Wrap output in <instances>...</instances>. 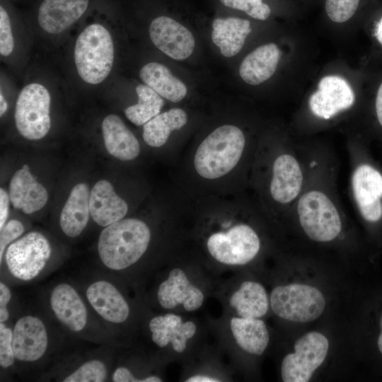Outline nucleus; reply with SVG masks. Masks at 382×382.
<instances>
[{"instance_id": "28", "label": "nucleus", "mask_w": 382, "mask_h": 382, "mask_svg": "<svg viewBox=\"0 0 382 382\" xmlns=\"http://www.w3.org/2000/svg\"><path fill=\"white\" fill-rule=\"evenodd\" d=\"M240 317L259 318L265 316L269 301L265 288L255 282L246 281L233 293L229 300Z\"/></svg>"}, {"instance_id": "6", "label": "nucleus", "mask_w": 382, "mask_h": 382, "mask_svg": "<svg viewBox=\"0 0 382 382\" xmlns=\"http://www.w3.org/2000/svg\"><path fill=\"white\" fill-rule=\"evenodd\" d=\"M350 165L349 193L361 219L369 224L382 220V173L364 160L363 150L355 142L347 144Z\"/></svg>"}, {"instance_id": "8", "label": "nucleus", "mask_w": 382, "mask_h": 382, "mask_svg": "<svg viewBox=\"0 0 382 382\" xmlns=\"http://www.w3.org/2000/svg\"><path fill=\"white\" fill-rule=\"evenodd\" d=\"M271 308L279 317L292 322L307 323L323 312L325 300L317 288L302 284L275 287L270 295Z\"/></svg>"}, {"instance_id": "29", "label": "nucleus", "mask_w": 382, "mask_h": 382, "mask_svg": "<svg viewBox=\"0 0 382 382\" xmlns=\"http://www.w3.org/2000/svg\"><path fill=\"white\" fill-rule=\"evenodd\" d=\"M187 122V115L181 108H174L159 113L144 125V141L152 147L162 146L171 132L181 129Z\"/></svg>"}, {"instance_id": "33", "label": "nucleus", "mask_w": 382, "mask_h": 382, "mask_svg": "<svg viewBox=\"0 0 382 382\" xmlns=\"http://www.w3.org/2000/svg\"><path fill=\"white\" fill-rule=\"evenodd\" d=\"M220 1L227 7L243 11L257 20L264 21L270 14L269 6L262 0H220Z\"/></svg>"}, {"instance_id": "23", "label": "nucleus", "mask_w": 382, "mask_h": 382, "mask_svg": "<svg viewBox=\"0 0 382 382\" xmlns=\"http://www.w3.org/2000/svg\"><path fill=\"white\" fill-rule=\"evenodd\" d=\"M90 190L88 185L80 183L71 189L59 216L62 231L69 237L79 236L86 228L89 216Z\"/></svg>"}, {"instance_id": "22", "label": "nucleus", "mask_w": 382, "mask_h": 382, "mask_svg": "<svg viewBox=\"0 0 382 382\" xmlns=\"http://www.w3.org/2000/svg\"><path fill=\"white\" fill-rule=\"evenodd\" d=\"M154 342L160 347L170 342L176 352H183L186 348L187 340L196 332V325L192 321L183 323L180 316L167 313L153 318L149 322Z\"/></svg>"}, {"instance_id": "32", "label": "nucleus", "mask_w": 382, "mask_h": 382, "mask_svg": "<svg viewBox=\"0 0 382 382\" xmlns=\"http://www.w3.org/2000/svg\"><path fill=\"white\" fill-rule=\"evenodd\" d=\"M360 0H326L325 11L330 20L344 23L355 13Z\"/></svg>"}, {"instance_id": "37", "label": "nucleus", "mask_w": 382, "mask_h": 382, "mask_svg": "<svg viewBox=\"0 0 382 382\" xmlns=\"http://www.w3.org/2000/svg\"><path fill=\"white\" fill-rule=\"evenodd\" d=\"M9 195L2 187L0 189V229H2L6 224L9 207Z\"/></svg>"}, {"instance_id": "9", "label": "nucleus", "mask_w": 382, "mask_h": 382, "mask_svg": "<svg viewBox=\"0 0 382 382\" xmlns=\"http://www.w3.org/2000/svg\"><path fill=\"white\" fill-rule=\"evenodd\" d=\"M207 246L210 255L218 262L229 265H243L257 256L261 242L252 226L239 224L226 232L212 234Z\"/></svg>"}, {"instance_id": "34", "label": "nucleus", "mask_w": 382, "mask_h": 382, "mask_svg": "<svg viewBox=\"0 0 382 382\" xmlns=\"http://www.w3.org/2000/svg\"><path fill=\"white\" fill-rule=\"evenodd\" d=\"M14 40L11 20L5 8L0 6V54L2 57L9 56L13 51Z\"/></svg>"}, {"instance_id": "1", "label": "nucleus", "mask_w": 382, "mask_h": 382, "mask_svg": "<svg viewBox=\"0 0 382 382\" xmlns=\"http://www.w3.org/2000/svg\"><path fill=\"white\" fill-rule=\"evenodd\" d=\"M306 168L305 186L287 219L296 222L311 241H344L346 216L337 188L339 163L333 150L319 144H298Z\"/></svg>"}, {"instance_id": "39", "label": "nucleus", "mask_w": 382, "mask_h": 382, "mask_svg": "<svg viewBox=\"0 0 382 382\" xmlns=\"http://www.w3.org/2000/svg\"><path fill=\"white\" fill-rule=\"evenodd\" d=\"M11 295L8 288L2 282L0 283V308H6Z\"/></svg>"}, {"instance_id": "44", "label": "nucleus", "mask_w": 382, "mask_h": 382, "mask_svg": "<svg viewBox=\"0 0 382 382\" xmlns=\"http://www.w3.org/2000/svg\"><path fill=\"white\" fill-rule=\"evenodd\" d=\"M381 331L378 338V347L380 352L382 354V318L381 320Z\"/></svg>"}, {"instance_id": "3", "label": "nucleus", "mask_w": 382, "mask_h": 382, "mask_svg": "<svg viewBox=\"0 0 382 382\" xmlns=\"http://www.w3.org/2000/svg\"><path fill=\"white\" fill-rule=\"evenodd\" d=\"M150 240L151 231L146 223L135 218L122 219L102 231L98 242V255L107 267L125 270L141 257Z\"/></svg>"}, {"instance_id": "38", "label": "nucleus", "mask_w": 382, "mask_h": 382, "mask_svg": "<svg viewBox=\"0 0 382 382\" xmlns=\"http://www.w3.org/2000/svg\"><path fill=\"white\" fill-rule=\"evenodd\" d=\"M115 382H146V378L142 380L136 378L125 367L117 369L112 376Z\"/></svg>"}, {"instance_id": "35", "label": "nucleus", "mask_w": 382, "mask_h": 382, "mask_svg": "<svg viewBox=\"0 0 382 382\" xmlns=\"http://www.w3.org/2000/svg\"><path fill=\"white\" fill-rule=\"evenodd\" d=\"M12 339V330L0 323V365L3 368L11 366L14 361Z\"/></svg>"}, {"instance_id": "4", "label": "nucleus", "mask_w": 382, "mask_h": 382, "mask_svg": "<svg viewBox=\"0 0 382 382\" xmlns=\"http://www.w3.org/2000/svg\"><path fill=\"white\" fill-rule=\"evenodd\" d=\"M246 137L237 126L225 125L211 132L198 146L194 166L202 178L213 180L231 171L239 163Z\"/></svg>"}, {"instance_id": "36", "label": "nucleus", "mask_w": 382, "mask_h": 382, "mask_svg": "<svg viewBox=\"0 0 382 382\" xmlns=\"http://www.w3.org/2000/svg\"><path fill=\"white\" fill-rule=\"evenodd\" d=\"M24 231L23 224L18 220L11 219L7 222L2 229L0 235V262H1L3 254L7 245L18 238Z\"/></svg>"}, {"instance_id": "12", "label": "nucleus", "mask_w": 382, "mask_h": 382, "mask_svg": "<svg viewBox=\"0 0 382 382\" xmlns=\"http://www.w3.org/2000/svg\"><path fill=\"white\" fill-rule=\"evenodd\" d=\"M354 102V93L345 79L326 76L310 96L308 107L312 116L321 121H329L350 110Z\"/></svg>"}, {"instance_id": "24", "label": "nucleus", "mask_w": 382, "mask_h": 382, "mask_svg": "<svg viewBox=\"0 0 382 382\" xmlns=\"http://www.w3.org/2000/svg\"><path fill=\"white\" fill-rule=\"evenodd\" d=\"M280 57L281 51L277 45H262L243 59L239 67V74L250 85L260 84L274 74Z\"/></svg>"}, {"instance_id": "26", "label": "nucleus", "mask_w": 382, "mask_h": 382, "mask_svg": "<svg viewBox=\"0 0 382 382\" xmlns=\"http://www.w3.org/2000/svg\"><path fill=\"white\" fill-rule=\"evenodd\" d=\"M139 77L144 84L173 103L181 101L187 94V87L183 82L162 64L147 63L141 68Z\"/></svg>"}, {"instance_id": "5", "label": "nucleus", "mask_w": 382, "mask_h": 382, "mask_svg": "<svg viewBox=\"0 0 382 382\" xmlns=\"http://www.w3.org/2000/svg\"><path fill=\"white\" fill-rule=\"evenodd\" d=\"M79 77L86 83L97 85L110 75L115 60L111 33L100 23H91L78 35L74 50Z\"/></svg>"}, {"instance_id": "14", "label": "nucleus", "mask_w": 382, "mask_h": 382, "mask_svg": "<svg viewBox=\"0 0 382 382\" xmlns=\"http://www.w3.org/2000/svg\"><path fill=\"white\" fill-rule=\"evenodd\" d=\"M89 0H43L37 10L40 28L51 35L60 34L87 11Z\"/></svg>"}, {"instance_id": "7", "label": "nucleus", "mask_w": 382, "mask_h": 382, "mask_svg": "<svg viewBox=\"0 0 382 382\" xmlns=\"http://www.w3.org/2000/svg\"><path fill=\"white\" fill-rule=\"evenodd\" d=\"M51 97L39 83L25 85L20 91L15 106L14 120L18 133L28 140L44 138L51 127Z\"/></svg>"}, {"instance_id": "30", "label": "nucleus", "mask_w": 382, "mask_h": 382, "mask_svg": "<svg viewBox=\"0 0 382 382\" xmlns=\"http://www.w3.org/2000/svg\"><path fill=\"white\" fill-rule=\"evenodd\" d=\"M137 103L125 110L127 118L137 126L143 125L158 115L163 105L161 96L146 84L136 87Z\"/></svg>"}, {"instance_id": "27", "label": "nucleus", "mask_w": 382, "mask_h": 382, "mask_svg": "<svg viewBox=\"0 0 382 382\" xmlns=\"http://www.w3.org/2000/svg\"><path fill=\"white\" fill-rule=\"evenodd\" d=\"M230 327L236 343L245 352L261 355L267 348L269 333L262 320L234 317L231 320Z\"/></svg>"}, {"instance_id": "21", "label": "nucleus", "mask_w": 382, "mask_h": 382, "mask_svg": "<svg viewBox=\"0 0 382 382\" xmlns=\"http://www.w3.org/2000/svg\"><path fill=\"white\" fill-rule=\"evenodd\" d=\"M101 129L105 147L111 156L124 161H132L139 156L137 139L118 115L105 117Z\"/></svg>"}, {"instance_id": "43", "label": "nucleus", "mask_w": 382, "mask_h": 382, "mask_svg": "<svg viewBox=\"0 0 382 382\" xmlns=\"http://www.w3.org/2000/svg\"><path fill=\"white\" fill-rule=\"evenodd\" d=\"M375 35L378 41L382 45V18L376 25Z\"/></svg>"}, {"instance_id": "2", "label": "nucleus", "mask_w": 382, "mask_h": 382, "mask_svg": "<svg viewBox=\"0 0 382 382\" xmlns=\"http://www.w3.org/2000/svg\"><path fill=\"white\" fill-rule=\"evenodd\" d=\"M266 178L262 181L270 209L287 219L306 183V168L298 144L288 139L267 150Z\"/></svg>"}, {"instance_id": "13", "label": "nucleus", "mask_w": 382, "mask_h": 382, "mask_svg": "<svg viewBox=\"0 0 382 382\" xmlns=\"http://www.w3.org/2000/svg\"><path fill=\"white\" fill-rule=\"evenodd\" d=\"M149 33L156 48L173 59H185L194 51L195 41L192 33L170 17L162 16L154 19Z\"/></svg>"}, {"instance_id": "42", "label": "nucleus", "mask_w": 382, "mask_h": 382, "mask_svg": "<svg viewBox=\"0 0 382 382\" xmlns=\"http://www.w3.org/2000/svg\"><path fill=\"white\" fill-rule=\"evenodd\" d=\"M8 109V103L2 93V91L0 93V116L2 117Z\"/></svg>"}, {"instance_id": "31", "label": "nucleus", "mask_w": 382, "mask_h": 382, "mask_svg": "<svg viewBox=\"0 0 382 382\" xmlns=\"http://www.w3.org/2000/svg\"><path fill=\"white\" fill-rule=\"evenodd\" d=\"M107 371L99 360H91L64 379V382H102L105 381Z\"/></svg>"}, {"instance_id": "19", "label": "nucleus", "mask_w": 382, "mask_h": 382, "mask_svg": "<svg viewBox=\"0 0 382 382\" xmlns=\"http://www.w3.org/2000/svg\"><path fill=\"white\" fill-rule=\"evenodd\" d=\"M51 308L58 320L74 332L81 331L87 322L86 306L76 291L69 284L56 286L50 296Z\"/></svg>"}, {"instance_id": "20", "label": "nucleus", "mask_w": 382, "mask_h": 382, "mask_svg": "<svg viewBox=\"0 0 382 382\" xmlns=\"http://www.w3.org/2000/svg\"><path fill=\"white\" fill-rule=\"evenodd\" d=\"M87 299L94 310L106 320L120 323L127 320L129 308L126 300L111 283L100 280L91 284Z\"/></svg>"}, {"instance_id": "11", "label": "nucleus", "mask_w": 382, "mask_h": 382, "mask_svg": "<svg viewBox=\"0 0 382 382\" xmlns=\"http://www.w3.org/2000/svg\"><path fill=\"white\" fill-rule=\"evenodd\" d=\"M51 252L45 236L37 231L29 232L8 245L5 256L6 265L15 277L30 280L43 270Z\"/></svg>"}, {"instance_id": "41", "label": "nucleus", "mask_w": 382, "mask_h": 382, "mask_svg": "<svg viewBox=\"0 0 382 382\" xmlns=\"http://www.w3.org/2000/svg\"><path fill=\"white\" fill-rule=\"evenodd\" d=\"M219 381L218 379L203 376V375H197L193 376L186 380V382H217Z\"/></svg>"}, {"instance_id": "17", "label": "nucleus", "mask_w": 382, "mask_h": 382, "mask_svg": "<svg viewBox=\"0 0 382 382\" xmlns=\"http://www.w3.org/2000/svg\"><path fill=\"white\" fill-rule=\"evenodd\" d=\"M8 195L13 207L28 214L42 209L48 200L45 187L35 180L27 164L13 175Z\"/></svg>"}, {"instance_id": "10", "label": "nucleus", "mask_w": 382, "mask_h": 382, "mask_svg": "<svg viewBox=\"0 0 382 382\" xmlns=\"http://www.w3.org/2000/svg\"><path fill=\"white\" fill-rule=\"evenodd\" d=\"M328 347V339L318 332L303 335L295 342L294 353L286 355L282 362L283 381H308L325 360Z\"/></svg>"}, {"instance_id": "15", "label": "nucleus", "mask_w": 382, "mask_h": 382, "mask_svg": "<svg viewBox=\"0 0 382 382\" xmlns=\"http://www.w3.org/2000/svg\"><path fill=\"white\" fill-rule=\"evenodd\" d=\"M47 342L45 327L38 318L27 316L16 323L12 345L18 360L35 361L39 359L47 349Z\"/></svg>"}, {"instance_id": "40", "label": "nucleus", "mask_w": 382, "mask_h": 382, "mask_svg": "<svg viewBox=\"0 0 382 382\" xmlns=\"http://www.w3.org/2000/svg\"><path fill=\"white\" fill-rule=\"evenodd\" d=\"M375 109L378 122L382 127V83L380 85L377 91L375 103Z\"/></svg>"}, {"instance_id": "25", "label": "nucleus", "mask_w": 382, "mask_h": 382, "mask_svg": "<svg viewBox=\"0 0 382 382\" xmlns=\"http://www.w3.org/2000/svg\"><path fill=\"white\" fill-rule=\"evenodd\" d=\"M251 30L250 23L246 19L219 18L212 23V40L222 55L231 57L241 50Z\"/></svg>"}, {"instance_id": "18", "label": "nucleus", "mask_w": 382, "mask_h": 382, "mask_svg": "<svg viewBox=\"0 0 382 382\" xmlns=\"http://www.w3.org/2000/svg\"><path fill=\"white\" fill-rule=\"evenodd\" d=\"M89 208L92 219L106 227L122 219L128 212L127 202L106 180L98 181L90 191Z\"/></svg>"}, {"instance_id": "16", "label": "nucleus", "mask_w": 382, "mask_h": 382, "mask_svg": "<svg viewBox=\"0 0 382 382\" xmlns=\"http://www.w3.org/2000/svg\"><path fill=\"white\" fill-rule=\"evenodd\" d=\"M157 298L164 308L170 309L182 304L187 311L198 309L204 301L202 291L192 285L185 272L179 268L172 270L168 279L160 284Z\"/></svg>"}]
</instances>
